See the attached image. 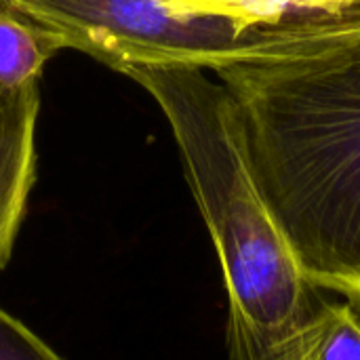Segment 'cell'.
Listing matches in <instances>:
<instances>
[{"label":"cell","mask_w":360,"mask_h":360,"mask_svg":"<svg viewBox=\"0 0 360 360\" xmlns=\"http://www.w3.org/2000/svg\"><path fill=\"white\" fill-rule=\"evenodd\" d=\"M302 360H360V312L350 304H321Z\"/></svg>","instance_id":"52a82bcc"},{"label":"cell","mask_w":360,"mask_h":360,"mask_svg":"<svg viewBox=\"0 0 360 360\" xmlns=\"http://www.w3.org/2000/svg\"><path fill=\"white\" fill-rule=\"evenodd\" d=\"M57 51L61 46L40 25L0 4V97L38 84Z\"/></svg>","instance_id":"5b68a950"},{"label":"cell","mask_w":360,"mask_h":360,"mask_svg":"<svg viewBox=\"0 0 360 360\" xmlns=\"http://www.w3.org/2000/svg\"><path fill=\"white\" fill-rule=\"evenodd\" d=\"M38 84L0 97V270L8 264L36 181Z\"/></svg>","instance_id":"277c9868"},{"label":"cell","mask_w":360,"mask_h":360,"mask_svg":"<svg viewBox=\"0 0 360 360\" xmlns=\"http://www.w3.org/2000/svg\"><path fill=\"white\" fill-rule=\"evenodd\" d=\"M40 25L61 49L95 57L129 74L135 68L207 65L240 38L217 17L181 13L162 0H0Z\"/></svg>","instance_id":"3957f363"},{"label":"cell","mask_w":360,"mask_h":360,"mask_svg":"<svg viewBox=\"0 0 360 360\" xmlns=\"http://www.w3.org/2000/svg\"><path fill=\"white\" fill-rule=\"evenodd\" d=\"M306 281L360 312V0L255 27L205 65Z\"/></svg>","instance_id":"6da1fadb"},{"label":"cell","mask_w":360,"mask_h":360,"mask_svg":"<svg viewBox=\"0 0 360 360\" xmlns=\"http://www.w3.org/2000/svg\"><path fill=\"white\" fill-rule=\"evenodd\" d=\"M127 76L162 110L217 251L230 360H302L321 302L255 184L234 99L202 68H135Z\"/></svg>","instance_id":"7a4b0ae2"},{"label":"cell","mask_w":360,"mask_h":360,"mask_svg":"<svg viewBox=\"0 0 360 360\" xmlns=\"http://www.w3.org/2000/svg\"><path fill=\"white\" fill-rule=\"evenodd\" d=\"M0 360H63L21 321L0 308Z\"/></svg>","instance_id":"ba28073f"},{"label":"cell","mask_w":360,"mask_h":360,"mask_svg":"<svg viewBox=\"0 0 360 360\" xmlns=\"http://www.w3.org/2000/svg\"><path fill=\"white\" fill-rule=\"evenodd\" d=\"M167 6L181 13H196L228 21L238 36L281 23L285 19L340 11L356 0H162Z\"/></svg>","instance_id":"8992f818"}]
</instances>
